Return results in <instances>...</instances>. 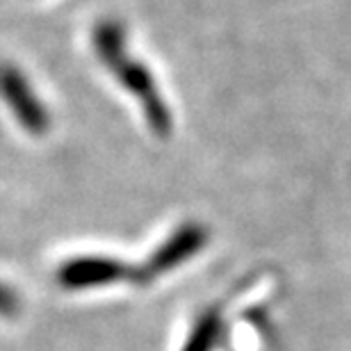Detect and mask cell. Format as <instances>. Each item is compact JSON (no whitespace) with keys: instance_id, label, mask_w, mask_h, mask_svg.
Segmentation results:
<instances>
[{"instance_id":"6da1fadb","label":"cell","mask_w":351,"mask_h":351,"mask_svg":"<svg viewBox=\"0 0 351 351\" xmlns=\"http://www.w3.org/2000/svg\"><path fill=\"white\" fill-rule=\"evenodd\" d=\"M0 98L10 105L16 121L32 135H44L48 130V112L41 105L37 91L27 78L12 64H0Z\"/></svg>"},{"instance_id":"7a4b0ae2","label":"cell","mask_w":351,"mask_h":351,"mask_svg":"<svg viewBox=\"0 0 351 351\" xmlns=\"http://www.w3.org/2000/svg\"><path fill=\"white\" fill-rule=\"evenodd\" d=\"M125 276V267L121 263L103 256H85L60 267L58 280L66 290H87V287H101L117 283Z\"/></svg>"},{"instance_id":"3957f363","label":"cell","mask_w":351,"mask_h":351,"mask_svg":"<svg viewBox=\"0 0 351 351\" xmlns=\"http://www.w3.org/2000/svg\"><path fill=\"white\" fill-rule=\"evenodd\" d=\"M201 247H203V230L201 228L189 226L185 230H180V233L169 237V242L160 247L156 258H153L151 265L146 267L144 276L153 278V276H160V274L173 269V267H178L180 263H185L189 256H194Z\"/></svg>"},{"instance_id":"277c9868","label":"cell","mask_w":351,"mask_h":351,"mask_svg":"<svg viewBox=\"0 0 351 351\" xmlns=\"http://www.w3.org/2000/svg\"><path fill=\"white\" fill-rule=\"evenodd\" d=\"M219 328H221L219 315H217L215 311L203 315V317L196 322L194 331L187 338L182 351H213L217 338H219Z\"/></svg>"},{"instance_id":"5b68a950","label":"cell","mask_w":351,"mask_h":351,"mask_svg":"<svg viewBox=\"0 0 351 351\" xmlns=\"http://www.w3.org/2000/svg\"><path fill=\"white\" fill-rule=\"evenodd\" d=\"M21 311V299L19 294L12 290L10 285L0 283V317H16Z\"/></svg>"}]
</instances>
